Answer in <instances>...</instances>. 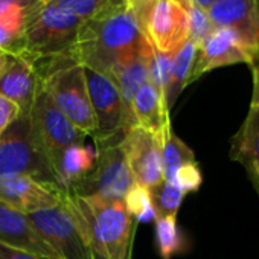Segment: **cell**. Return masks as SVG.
<instances>
[{
  "mask_svg": "<svg viewBox=\"0 0 259 259\" xmlns=\"http://www.w3.org/2000/svg\"><path fill=\"white\" fill-rule=\"evenodd\" d=\"M151 51L142 28L128 8L84 20L73 57L89 69L110 75L116 67Z\"/></svg>",
  "mask_w": 259,
  "mask_h": 259,
  "instance_id": "6da1fadb",
  "label": "cell"
},
{
  "mask_svg": "<svg viewBox=\"0 0 259 259\" xmlns=\"http://www.w3.org/2000/svg\"><path fill=\"white\" fill-rule=\"evenodd\" d=\"M61 201L95 253L105 259H132L133 218L123 200L78 195L63 189Z\"/></svg>",
  "mask_w": 259,
  "mask_h": 259,
  "instance_id": "7a4b0ae2",
  "label": "cell"
},
{
  "mask_svg": "<svg viewBox=\"0 0 259 259\" xmlns=\"http://www.w3.org/2000/svg\"><path fill=\"white\" fill-rule=\"evenodd\" d=\"M45 69H37L40 81L54 104L87 136L95 133V116L90 104L84 67L73 58L46 60Z\"/></svg>",
  "mask_w": 259,
  "mask_h": 259,
  "instance_id": "3957f363",
  "label": "cell"
},
{
  "mask_svg": "<svg viewBox=\"0 0 259 259\" xmlns=\"http://www.w3.org/2000/svg\"><path fill=\"white\" fill-rule=\"evenodd\" d=\"M82 20L73 13L46 4L28 23L23 34V55L34 61L73 58Z\"/></svg>",
  "mask_w": 259,
  "mask_h": 259,
  "instance_id": "277c9868",
  "label": "cell"
},
{
  "mask_svg": "<svg viewBox=\"0 0 259 259\" xmlns=\"http://www.w3.org/2000/svg\"><path fill=\"white\" fill-rule=\"evenodd\" d=\"M29 120L34 142L55 176V166L63 151L72 145L84 144L87 135L76 128L54 104L40 79L29 110Z\"/></svg>",
  "mask_w": 259,
  "mask_h": 259,
  "instance_id": "5b68a950",
  "label": "cell"
},
{
  "mask_svg": "<svg viewBox=\"0 0 259 259\" xmlns=\"http://www.w3.org/2000/svg\"><path fill=\"white\" fill-rule=\"evenodd\" d=\"M19 174L58 186L49 163L34 142L29 113L20 114L0 138V177Z\"/></svg>",
  "mask_w": 259,
  "mask_h": 259,
  "instance_id": "8992f818",
  "label": "cell"
},
{
  "mask_svg": "<svg viewBox=\"0 0 259 259\" xmlns=\"http://www.w3.org/2000/svg\"><path fill=\"white\" fill-rule=\"evenodd\" d=\"M122 138H113L96 144V163L76 186L67 189L78 195H96L111 200H123L135 185L132 171L120 147Z\"/></svg>",
  "mask_w": 259,
  "mask_h": 259,
  "instance_id": "52a82bcc",
  "label": "cell"
},
{
  "mask_svg": "<svg viewBox=\"0 0 259 259\" xmlns=\"http://www.w3.org/2000/svg\"><path fill=\"white\" fill-rule=\"evenodd\" d=\"M141 28L154 51L176 55L189 40V20L183 0H156L147 10Z\"/></svg>",
  "mask_w": 259,
  "mask_h": 259,
  "instance_id": "ba28073f",
  "label": "cell"
},
{
  "mask_svg": "<svg viewBox=\"0 0 259 259\" xmlns=\"http://www.w3.org/2000/svg\"><path fill=\"white\" fill-rule=\"evenodd\" d=\"M84 76L96 123L93 133L95 142L123 138L126 132V117L116 82L108 75L89 67H84Z\"/></svg>",
  "mask_w": 259,
  "mask_h": 259,
  "instance_id": "9c48e42d",
  "label": "cell"
},
{
  "mask_svg": "<svg viewBox=\"0 0 259 259\" xmlns=\"http://www.w3.org/2000/svg\"><path fill=\"white\" fill-rule=\"evenodd\" d=\"M38 235L60 254L61 259H93V250L61 204L28 215Z\"/></svg>",
  "mask_w": 259,
  "mask_h": 259,
  "instance_id": "30bf717a",
  "label": "cell"
},
{
  "mask_svg": "<svg viewBox=\"0 0 259 259\" xmlns=\"http://www.w3.org/2000/svg\"><path fill=\"white\" fill-rule=\"evenodd\" d=\"M254 60L253 51L233 29L213 28V31L198 46L191 82L210 70L241 63L251 66Z\"/></svg>",
  "mask_w": 259,
  "mask_h": 259,
  "instance_id": "8fae6325",
  "label": "cell"
},
{
  "mask_svg": "<svg viewBox=\"0 0 259 259\" xmlns=\"http://www.w3.org/2000/svg\"><path fill=\"white\" fill-rule=\"evenodd\" d=\"M120 147L136 185L154 189L163 182V166L157 136L139 126L128 128Z\"/></svg>",
  "mask_w": 259,
  "mask_h": 259,
  "instance_id": "7c38bea8",
  "label": "cell"
},
{
  "mask_svg": "<svg viewBox=\"0 0 259 259\" xmlns=\"http://www.w3.org/2000/svg\"><path fill=\"white\" fill-rule=\"evenodd\" d=\"M63 189L54 185L41 183L29 176L0 177V201L29 215L41 209H51L61 204Z\"/></svg>",
  "mask_w": 259,
  "mask_h": 259,
  "instance_id": "4fadbf2b",
  "label": "cell"
},
{
  "mask_svg": "<svg viewBox=\"0 0 259 259\" xmlns=\"http://www.w3.org/2000/svg\"><path fill=\"white\" fill-rule=\"evenodd\" d=\"M35 61L23 54H8L7 63L0 70V96L16 104L20 114H28L38 85Z\"/></svg>",
  "mask_w": 259,
  "mask_h": 259,
  "instance_id": "5bb4252c",
  "label": "cell"
},
{
  "mask_svg": "<svg viewBox=\"0 0 259 259\" xmlns=\"http://www.w3.org/2000/svg\"><path fill=\"white\" fill-rule=\"evenodd\" d=\"M0 242L49 259H61L60 254L38 235L28 215L2 201H0Z\"/></svg>",
  "mask_w": 259,
  "mask_h": 259,
  "instance_id": "9a60e30c",
  "label": "cell"
},
{
  "mask_svg": "<svg viewBox=\"0 0 259 259\" xmlns=\"http://www.w3.org/2000/svg\"><path fill=\"white\" fill-rule=\"evenodd\" d=\"M206 11L213 28L233 29L253 51L256 58L257 23L254 0H215Z\"/></svg>",
  "mask_w": 259,
  "mask_h": 259,
  "instance_id": "2e32d148",
  "label": "cell"
},
{
  "mask_svg": "<svg viewBox=\"0 0 259 259\" xmlns=\"http://www.w3.org/2000/svg\"><path fill=\"white\" fill-rule=\"evenodd\" d=\"M230 159L239 162L259 195V105H251L232 139Z\"/></svg>",
  "mask_w": 259,
  "mask_h": 259,
  "instance_id": "e0dca14e",
  "label": "cell"
},
{
  "mask_svg": "<svg viewBox=\"0 0 259 259\" xmlns=\"http://www.w3.org/2000/svg\"><path fill=\"white\" fill-rule=\"evenodd\" d=\"M168 122H171V117L166 98L150 81L145 82L130 107L128 128L139 126L157 135Z\"/></svg>",
  "mask_w": 259,
  "mask_h": 259,
  "instance_id": "ac0fdd59",
  "label": "cell"
},
{
  "mask_svg": "<svg viewBox=\"0 0 259 259\" xmlns=\"http://www.w3.org/2000/svg\"><path fill=\"white\" fill-rule=\"evenodd\" d=\"M96 163V150L92 147L72 145L63 151L55 166V179L58 186L64 191L76 186Z\"/></svg>",
  "mask_w": 259,
  "mask_h": 259,
  "instance_id": "d6986e66",
  "label": "cell"
},
{
  "mask_svg": "<svg viewBox=\"0 0 259 259\" xmlns=\"http://www.w3.org/2000/svg\"><path fill=\"white\" fill-rule=\"evenodd\" d=\"M153 55V48L148 54L141 55L132 61H128L119 67H116L108 76L116 82L123 110H125V117H126V130H128V117H130V107L139 92V89L148 82V66H150V58Z\"/></svg>",
  "mask_w": 259,
  "mask_h": 259,
  "instance_id": "ffe728a7",
  "label": "cell"
},
{
  "mask_svg": "<svg viewBox=\"0 0 259 259\" xmlns=\"http://www.w3.org/2000/svg\"><path fill=\"white\" fill-rule=\"evenodd\" d=\"M38 11L26 7H11L0 11V51L7 54L23 52L25 29Z\"/></svg>",
  "mask_w": 259,
  "mask_h": 259,
  "instance_id": "44dd1931",
  "label": "cell"
},
{
  "mask_svg": "<svg viewBox=\"0 0 259 259\" xmlns=\"http://www.w3.org/2000/svg\"><path fill=\"white\" fill-rule=\"evenodd\" d=\"M160 147L162 166H163V180L171 182L176 169L185 163L197 162L192 150L172 132L171 122H168L160 132L156 135Z\"/></svg>",
  "mask_w": 259,
  "mask_h": 259,
  "instance_id": "7402d4cb",
  "label": "cell"
},
{
  "mask_svg": "<svg viewBox=\"0 0 259 259\" xmlns=\"http://www.w3.org/2000/svg\"><path fill=\"white\" fill-rule=\"evenodd\" d=\"M198 46L188 40L185 46L172 57V64H171V72H169V81L166 87V102L171 110L174 105L176 99L182 93V90L191 84V73L195 64Z\"/></svg>",
  "mask_w": 259,
  "mask_h": 259,
  "instance_id": "603a6c76",
  "label": "cell"
},
{
  "mask_svg": "<svg viewBox=\"0 0 259 259\" xmlns=\"http://www.w3.org/2000/svg\"><path fill=\"white\" fill-rule=\"evenodd\" d=\"M48 4L73 13L82 22L126 8V0H48Z\"/></svg>",
  "mask_w": 259,
  "mask_h": 259,
  "instance_id": "cb8c5ba5",
  "label": "cell"
},
{
  "mask_svg": "<svg viewBox=\"0 0 259 259\" xmlns=\"http://www.w3.org/2000/svg\"><path fill=\"white\" fill-rule=\"evenodd\" d=\"M156 241L162 259H171L185 248L183 235L177 226V217H156Z\"/></svg>",
  "mask_w": 259,
  "mask_h": 259,
  "instance_id": "d4e9b609",
  "label": "cell"
},
{
  "mask_svg": "<svg viewBox=\"0 0 259 259\" xmlns=\"http://www.w3.org/2000/svg\"><path fill=\"white\" fill-rule=\"evenodd\" d=\"M123 203L128 213L138 223H150L156 220L153 195L148 188L135 183L123 197Z\"/></svg>",
  "mask_w": 259,
  "mask_h": 259,
  "instance_id": "484cf974",
  "label": "cell"
},
{
  "mask_svg": "<svg viewBox=\"0 0 259 259\" xmlns=\"http://www.w3.org/2000/svg\"><path fill=\"white\" fill-rule=\"evenodd\" d=\"M156 209V217H177L185 194L169 182H162L154 189H150Z\"/></svg>",
  "mask_w": 259,
  "mask_h": 259,
  "instance_id": "4316f807",
  "label": "cell"
},
{
  "mask_svg": "<svg viewBox=\"0 0 259 259\" xmlns=\"http://www.w3.org/2000/svg\"><path fill=\"white\" fill-rule=\"evenodd\" d=\"M183 5L188 11V20H189V40L194 41L197 46L201 45V41L213 31V25L209 20L207 11L191 0H183Z\"/></svg>",
  "mask_w": 259,
  "mask_h": 259,
  "instance_id": "83f0119b",
  "label": "cell"
},
{
  "mask_svg": "<svg viewBox=\"0 0 259 259\" xmlns=\"http://www.w3.org/2000/svg\"><path fill=\"white\" fill-rule=\"evenodd\" d=\"M201 182H203V177H201L198 163L191 162V163H185V165L179 166L176 169V172L172 174V179L169 183L177 186L186 195L189 192L197 191L200 188Z\"/></svg>",
  "mask_w": 259,
  "mask_h": 259,
  "instance_id": "f1b7e54d",
  "label": "cell"
},
{
  "mask_svg": "<svg viewBox=\"0 0 259 259\" xmlns=\"http://www.w3.org/2000/svg\"><path fill=\"white\" fill-rule=\"evenodd\" d=\"M20 116V110L16 104L0 96V138L5 133V130Z\"/></svg>",
  "mask_w": 259,
  "mask_h": 259,
  "instance_id": "f546056e",
  "label": "cell"
},
{
  "mask_svg": "<svg viewBox=\"0 0 259 259\" xmlns=\"http://www.w3.org/2000/svg\"><path fill=\"white\" fill-rule=\"evenodd\" d=\"M0 259H49V257L23 251V250H19V248H14V247H10L7 244L0 242Z\"/></svg>",
  "mask_w": 259,
  "mask_h": 259,
  "instance_id": "4dcf8cb0",
  "label": "cell"
},
{
  "mask_svg": "<svg viewBox=\"0 0 259 259\" xmlns=\"http://www.w3.org/2000/svg\"><path fill=\"white\" fill-rule=\"evenodd\" d=\"M153 2H156V0H126V8H128L130 13L136 17V20L141 25L147 10L151 7Z\"/></svg>",
  "mask_w": 259,
  "mask_h": 259,
  "instance_id": "1f68e13d",
  "label": "cell"
},
{
  "mask_svg": "<svg viewBox=\"0 0 259 259\" xmlns=\"http://www.w3.org/2000/svg\"><path fill=\"white\" fill-rule=\"evenodd\" d=\"M48 2L46 0H0V11L11 7H26L32 10H41Z\"/></svg>",
  "mask_w": 259,
  "mask_h": 259,
  "instance_id": "d6a6232c",
  "label": "cell"
},
{
  "mask_svg": "<svg viewBox=\"0 0 259 259\" xmlns=\"http://www.w3.org/2000/svg\"><path fill=\"white\" fill-rule=\"evenodd\" d=\"M253 73V95H251V105H259V60H256L251 66Z\"/></svg>",
  "mask_w": 259,
  "mask_h": 259,
  "instance_id": "836d02e7",
  "label": "cell"
},
{
  "mask_svg": "<svg viewBox=\"0 0 259 259\" xmlns=\"http://www.w3.org/2000/svg\"><path fill=\"white\" fill-rule=\"evenodd\" d=\"M256 2V23H257V37H256V60H259V0Z\"/></svg>",
  "mask_w": 259,
  "mask_h": 259,
  "instance_id": "e575fe53",
  "label": "cell"
},
{
  "mask_svg": "<svg viewBox=\"0 0 259 259\" xmlns=\"http://www.w3.org/2000/svg\"><path fill=\"white\" fill-rule=\"evenodd\" d=\"M191 2H194V4H197L198 7H201V8L207 10V8L210 7V4H212V2H215V0H191Z\"/></svg>",
  "mask_w": 259,
  "mask_h": 259,
  "instance_id": "d590c367",
  "label": "cell"
},
{
  "mask_svg": "<svg viewBox=\"0 0 259 259\" xmlns=\"http://www.w3.org/2000/svg\"><path fill=\"white\" fill-rule=\"evenodd\" d=\"M7 57H8V54H7V52H4V51H0V70H2V69H4L5 63H7Z\"/></svg>",
  "mask_w": 259,
  "mask_h": 259,
  "instance_id": "8d00e7d4",
  "label": "cell"
},
{
  "mask_svg": "<svg viewBox=\"0 0 259 259\" xmlns=\"http://www.w3.org/2000/svg\"><path fill=\"white\" fill-rule=\"evenodd\" d=\"M93 259H105L104 256H101V254H98V253H95L93 251Z\"/></svg>",
  "mask_w": 259,
  "mask_h": 259,
  "instance_id": "74e56055",
  "label": "cell"
},
{
  "mask_svg": "<svg viewBox=\"0 0 259 259\" xmlns=\"http://www.w3.org/2000/svg\"><path fill=\"white\" fill-rule=\"evenodd\" d=\"M46 2H48V0H46Z\"/></svg>",
  "mask_w": 259,
  "mask_h": 259,
  "instance_id": "f35d334b",
  "label": "cell"
}]
</instances>
